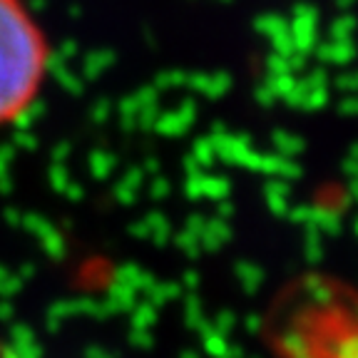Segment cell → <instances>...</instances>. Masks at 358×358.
<instances>
[{
    "label": "cell",
    "mask_w": 358,
    "mask_h": 358,
    "mask_svg": "<svg viewBox=\"0 0 358 358\" xmlns=\"http://www.w3.org/2000/svg\"><path fill=\"white\" fill-rule=\"evenodd\" d=\"M48 70V43L20 0H0V127L33 107Z\"/></svg>",
    "instance_id": "cell-1"
}]
</instances>
